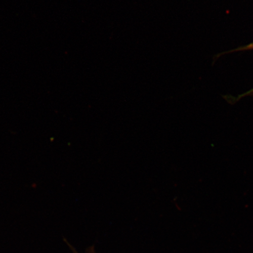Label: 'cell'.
Instances as JSON below:
<instances>
[{"label": "cell", "instance_id": "obj_2", "mask_svg": "<svg viewBox=\"0 0 253 253\" xmlns=\"http://www.w3.org/2000/svg\"><path fill=\"white\" fill-rule=\"evenodd\" d=\"M253 94V89L249 91L248 92H247V93H246L245 94H243L242 95H240V96L239 97V98H241L242 97L245 96H248V95H250V94Z\"/></svg>", "mask_w": 253, "mask_h": 253}, {"label": "cell", "instance_id": "obj_1", "mask_svg": "<svg viewBox=\"0 0 253 253\" xmlns=\"http://www.w3.org/2000/svg\"><path fill=\"white\" fill-rule=\"evenodd\" d=\"M253 49V42L249 44L248 45L238 47L236 49H234L233 52L242 51V50Z\"/></svg>", "mask_w": 253, "mask_h": 253}]
</instances>
